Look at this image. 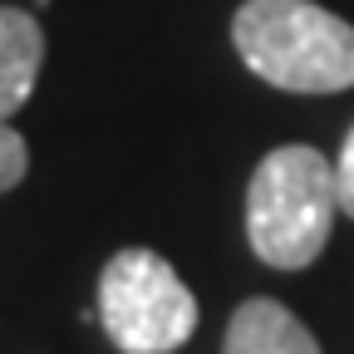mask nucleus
<instances>
[{
	"mask_svg": "<svg viewBox=\"0 0 354 354\" xmlns=\"http://www.w3.org/2000/svg\"><path fill=\"white\" fill-rule=\"evenodd\" d=\"M232 39L256 79L290 94H339L354 84V25L315 0H246Z\"/></svg>",
	"mask_w": 354,
	"mask_h": 354,
	"instance_id": "1",
	"label": "nucleus"
},
{
	"mask_svg": "<svg viewBox=\"0 0 354 354\" xmlns=\"http://www.w3.org/2000/svg\"><path fill=\"white\" fill-rule=\"evenodd\" d=\"M339 212L335 158L320 148H276L266 153L246 187V236L251 251L276 271H305L330 241Z\"/></svg>",
	"mask_w": 354,
	"mask_h": 354,
	"instance_id": "2",
	"label": "nucleus"
},
{
	"mask_svg": "<svg viewBox=\"0 0 354 354\" xmlns=\"http://www.w3.org/2000/svg\"><path fill=\"white\" fill-rule=\"evenodd\" d=\"M99 320L123 354H167L197 330V300L158 251L128 246L99 276Z\"/></svg>",
	"mask_w": 354,
	"mask_h": 354,
	"instance_id": "3",
	"label": "nucleus"
},
{
	"mask_svg": "<svg viewBox=\"0 0 354 354\" xmlns=\"http://www.w3.org/2000/svg\"><path fill=\"white\" fill-rule=\"evenodd\" d=\"M221 354H320V344L281 300H246L227 325Z\"/></svg>",
	"mask_w": 354,
	"mask_h": 354,
	"instance_id": "4",
	"label": "nucleus"
},
{
	"mask_svg": "<svg viewBox=\"0 0 354 354\" xmlns=\"http://www.w3.org/2000/svg\"><path fill=\"white\" fill-rule=\"evenodd\" d=\"M44 64V30L30 10L0 6V118L25 109Z\"/></svg>",
	"mask_w": 354,
	"mask_h": 354,
	"instance_id": "5",
	"label": "nucleus"
},
{
	"mask_svg": "<svg viewBox=\"0 0 354 354\" xmlns=\"http://www.w3.org/2000/svg\"><path fill=\"white\" fill-rule=\"evenodd\" d=\"M25 172H30V148H25L20 133L0 118V192H10Z\"/></svg>",
	"mask_w": 354,
	"mask_h": 354,
	"instance_id": "6",
	"label": "nucleus"
},
{
	"mask_svg": "<svg viewBox=\"0 0 354 354\" xmlns=\"http://www.w3.org/2000/svg\"><path fill=\"white\" fill-rule=\"evenodd\" d=\"M335 187H339V212L354 216V128H349V138L335 158Z\"/></svg>",
	"mask_w": 354,
	"mask_h": 354,
	"instance_id": "7",
	"label": "nucleus"
}]
</instances>
